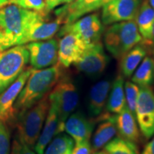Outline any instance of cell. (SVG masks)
<instances>
[{
    "label": "cell",
    "mask_w": 154,
    "mask_h": 154,
    "mask_svg": "<svg viewBox=\"0 0 154 154\" xmlns=\"http://www.w3.org/2000/svg\"><path fill=\"white\" fill-rule=\"evenodd\" d=\"M61 77L59 65L42 69L32 68V72L17 97L14 109L15 115L27 110L51 91Z\"/></svg>",
    "instance_id": "obj_1"
},
{
    "label": "cell",
    "mask_w": 154,
    "mask_h": 154,
    "mask_svg": "<svg viewBox=\"0 0 154 154\" xmlns=\"http://www.w3.org/2000/svg\"><path fill=\"white\" fill-rule=\"evenodd\" d=\"M34 12L14 5L0 7V51L20 45Z\"/></svg>",
    "instance_id": "obj_2"
},
{
    "label": "cell",
    "mask_w": 154,
    "mask_h": 154,
    "mask_svg": "<svg viewBox=\"0 0 154 154\" xmlns=\"http://www.w3.org/2000/svg\"><path fill=\"white\" fill-rule=\"evenodd\" d=\"M49 94L27 110L17 116V137L34 149L49 109Z\"/></svg>",
    "instance_id": "obj_3"
},
{
    "label": "cell",
    "mask_w": 154,
    "mask_h": 154,
    "mask_svg": "<svg viewBox=\"0 0 154 154\" xmlns=\"http://www.w3.org/2000/svg\"><path fill=\"white\" fill-rule=\"evenodd\" d=\"M143 38L135 20L111 24L103 34L105 47L117 59H121L127 51L141 42Z\"/></svg>",
    "instance_id": "obj_4"
},
{
    "label": "cell",
    "mask_w": 154,
    "mask_h": 154,
    "mask_svg": "<svg viewBox=\"0 0 154 154\" xmlns=\"http://www.w3.org/2000/svg\"><path fill=\"white\" fill-rule=\"evenodd\" d=\"M49 99L57 107L59 119L58 134H61L64 131L65 121L78 106V88L68 77H61L49 94Z\"/></svg>",
    "instance_id": "obj_5"
},
{
    "label": "cell",
    "mask_w": 154,
    "mask_h": 154,
    "mask_svg": "<svg viewBox=\"0 0 154 154\" xmlns=\"http://www.w3.org/2000/svg\"><path fill=\"white\" fill-rule=\"evenodd\" d=\"M29 61L26 45H17L0 51V93L24 72Z\"/></svg>",
    "instance_id": "obj_6"
},
{
    "label": "cell",
    "mask_w": 154,
    "mask_h": 154,
    "mask_svg": "<svg viewBox=\"0 0 154 154\" xmlns=\"http://www.w3.org/2000/svg\"><path fill=\"white\" fill-rule=\"evenodd\" d=\"M104 32L103 23L97 13L80 18L71 24H64L59 29V36L72 33L76 34L86 44H92L100 42Z\"/></svg>",
    "instance_id": "obj_7"
},
{
    "label": "cell",
    "mask_w": 154,
    "mask_h": 154,
    "mask_svg": "<svg viewBox=\"0 0 154 154\" xmlns=\"http://www.w3.org/2000/svg\"><path fill=\"white\" fill-rule=\"evenodd\" d=\"M47 15L34 11L29 22L20 45L30 42L50 39L60 29L62 21L57 17L54 21H48Z\"/></svg>",
    "instance_id": "obj_8"
},
{
    "label": "cell",
    "mask_w": 154,
    "mask_h": 154,
    "mask_svg": "<svg viewBox=\"0 0 154 154\" xmlns=\"http://www.w3.org/2000/svg\"><path fill=\"white\" fill-rule=\"evenodd\" d=\"M109 60L103 45L101 42H99L89 44L74 65L80 72L91 78H96L103 74L109 64Z\"/></svg>",
    "instance_id": "obj_9"
},
{
    "label": "cell",
    "mask_w": 154,
    "mask_h": 154,
    "mask_svg": "<svg viewBox=\"0 0 154 154\" xmlns=\"http://www.w3.org/2000/svg\"><path fill=\"white\" fill-rule=\"evenodd\" d=\"M141 134L146 139L154 135V92L150 87H140L135 112Z\"/></svg>",
    "instance_id": "obj_10"
},
{
    "label": "cell",
    "mask_w": 154,
    "mask_h": 154,
    "mask_svg": "<svg viewBox=\"0 0 154 154\" xmlns=\"http://www.w3.org/2000/svg\"><path fill=\"white\" fill-rule=\"evenodd\" d=\"M26 45L32 68L42 69L54 66L58 61L59 42L55 38L34 42Z\"/></svg>",
    "instance_id": "obj_11"
},
{
    "label": "cell",
    "mask_w": 154,
    "mask_h": 154,
    "mask_svg": "<svg viewBox=\"0 0 154 154\" xmlns=\"http://www.w3.org/2000/svg\"><path fill=\"white\" fill-rule=\"evenodd\" d=\"M140 5V0H113L103 7L101 22L104 25H111L135 20Z\"/></svg>",
    "instance_id": "obj_12"
},
{
    "label": "cell",
    "mask_w": 154,
    "mask_h": 154,
    "mask_svg": "<svg viewBox=\"0 0 154 154\" xmlns=\"http://www.w3.org/2000/svg\"><path fill=\"white\" fill-rule=\"evenodd\" d=\"M32 72V67L25 69L8 88L0 93V120L6 123L15 115L14 106Z\"/></svg>",
    "instance_id": "obj_13"
},
{
    "label": "cell",
    "mask_w": 154,
    "mask_h": 154,
    "mask_svg": "<svg viewBox=\"0 0 154 154\" xmlns=\"http://www.w3.org/2000/svg\"><path fill=\"white\" fill-rule=\"evenodd\" d=\"M62 36L59 42L58 61L62 66L68 68L74 65L89 44L74 34L68 33Z\"/></svg>",
    "instance_id": "obj_14"
},
{
    "label": "cell",
    "mask_w": 154,
    "mask_h": 154,
    "mask_svg": "<svg viewBox=\"0 0 154 154\" xmlns=\"http://www.w3.org/2000/svg\"><path fill=\"white\" fill-rule=\"evenodd\" d=\"M94 128V121L87 119L81 111L72 113L64 124V131L75 143L89 141Z\"/></svg>",
    "instance_id": "obj_15"
},
{
    "label": "cell",
    "mask_w": 154,
    "mask_h": 154,
    "mask_svg": "<svg viewBox=\"0 0 154 154\" xmlns=\"http://www.w3.org/2000/svg\"><path fill=\"white\" fill-rule=\"evenodd\" d=\"M99 124L92 138L91 148L94 151H98L113 139L117 134V128L116 125L115 114L109 112L101 114L97 117Z\"/></svg>",
    "instance_id": "obj_16"
},
{
    "label": "cell",
    "mask_w": 154,
    "mask_h": 154,
    "mask_svg": "<svg viewBox=\"0 0 154 154\" xmlns=\"http://www.w3.org/2000/svg\"><path fill=\"white\" fill-rule=\"evenodd\" d=\"M98 1L99 0H74L57 9L55 14L62 21L63 24H71L84 14L96 11Z\"/></svg>",
    "instance_id": "obj_17"
},
{
    "label": "cell",
    "mask_w": 154,
    "mask_h": 154,
    "mask_svg": "<svg viewBox=\"0 0 154 154\" xmlns=\"http://www.w3.org/2000/svg\"><path fill=\"white\" fill-rule=\"evenodd\" d=\"M111 87V82L103 79L92 86L88 97V112L91 118L99 116L103 112Z\"/></svg>",
    "instance_id": "obj_18"
},
{
    "label": "cell",
    "mask_w": 154,
    "mask_h": 154,
    "mask_svg": "<svg viewBox=\"0 0 154 154\" xmlns=\"http://www.w3.org/2000/svg\"><path fill=\"white\" fill-rule=\"evenodd\" d=\"M49 102V109L47 118L34 148L36 154H43L48 144L58 134L59 125V114L54 103L50 101Z\"/></svg>",
    "instance_id": "obj_19"
},
{
    "label": "cell",
    "mask_w": 154,
    "mask_h": 154,
    "mask_svg": "<svg viewBox=\"0 0 154 154\" xmlns=\"http://www.w3.org/2000/svg\"><path fill=\"white\" fill-rule=\"evenodd\" d=\"M116 125L120 137L136 143L138 141L140 136L139 127L136 116L126 106L123 110L115 114Z\"/></svg>",
    "instance_id": "obj_20"
},
{
    "label": "cell",
    "mask_w": 154,
    "mask_h": 154,
    "mask_svg": "<svg viewBox=\"0 0 154 154\" xmlns=\"http://www.w3.org/2000/svg\"><path fill=\"white\" fill-rule=\"evenodd\" d=\"M124 76L119 75L111 84L106 102L107 112L117 114L126 106L124 91Z\"/></svg>",
    "instance_id": "obj_21"
},
{
    "label": "cell",
    "mask_w": 154,
    "mask_h": 154,
    "mask_svg": "<svg viewBox=\"0 0 154 154\" xmlns=\"http://www.w3.org/2000/svg\"><path fill=\"white\" fill-rule=\"evenodd\" d=\"M146 55V47L142 45H136L127 51L121 58L120 68L123 76L130 77L132 76L138 65Z\"/></svg>",
    "instance_id": "obj_22"
},
{
    "label": "cell",
    "mask_w": 154,
    "mask_h": 154,
    "mask_svg": "<svg viewBox=\"0 0 154 154\" xmlns=\"http://www.w3.org/2000/svg\"><path fill=\"white\" fill-rule=\"evenodd\" d=\"M135 21L143 38L141 42L147 41L151 35L154 22V9L150 5L149 0H143L140 5Z\"/></svg>",
    "instance_id": "obj_23"
},
{
    "label": "cell",
    "mask_w": 154,
    "mask_h": 154,
    "mask_svg": "<svg viewBox=\"0 0 154 154\" xmlns=\"http://www.w3.org/2000/svg\"><path fill=\"white\" fill-rule=\"evenodd\" d=\"M131 82L139 87H150L154 82V60L150 57H145L136 69Z\"/></svg>",
    "instance_id": "obj_24"
},
{
    "label": "cell",
    "mask_w": 154,
    "mask_h": 154,
    "mask_svg": "<svg viewBox=\"0 0 154 154\" xmlns=\"http://www.w3.org/2000/svg\"><path fill=\"white\" fill-rule=\"evenodd\" d=\"M75 142L68 134H57L48 144L43 154H72Z\"/></svg>",
    "instance_id": "obj_25"
},
{
    "label": "cell",
    "mask_w": 154,
    "mask_h": 154,
    "mask_svg": "<svg viewBox=\"0 0 154 154\" xmlns=\"http://www.w3.org/2000/svg\"><path fill=\"white\" fill-rule=\"evenodd\" d=\"M104 147L108 154H138L136 143L120 136L113 138Z\"/></svg>",
    "instance_id": "obj_26"
},
{
    "label": "cell",
    "mask_w": 154,
    "mask_h": 154,
    "mask_svg": "<svg viewBox=\"0 0 154 154\" xmlns=\"http://www.w3.org/2000/svg\"><path fill=\"white\" fill-rule=\"evenodd\" d=\"M7 5H14L23 9L48 15L45 0H8Z\"/></svg>",
    "instance_id": "obj_27"
},
{
    "label": "cell",
    "mask_w": 154,
    "mask_h": 154,
    "mask_svg": "<svg viewBox=\"0 0 154 154\" xmlns=\"http://www.w3.org/2000/svg\"><path fill=\"white\" fill-rule=\"evenodd\" d=\"M140 88L137 84L132 82H126L124 83V91L126 97V103L127 107L135 116L137 99L139 94Z\"/></svg>",
    "instance_id": "obj_28"
},
{
    "label": "cell",
    "mask_w": 154,
    "mask_h": 154,
    "mask_svg": "<svg viewBox=\"0 0 154 154\" xmlns=\"http://www.w3.org/2000/svg\"><path fill=\"white\" fill-rule=\"evenodd\" d=\"M11 136L6 123L0 120V154H10Z\"/></svg>",
    "instance_id": "obj_29"
},
{
    "label": "cell",
    "mask_w": 154,
    "mask_h": 154,
    "mask_svg": "<svg viewBox=\"0 0 154 154\" xmlns=\"http://www.w3.org/2000/svg\"><path fill=\"white\" fill-rule=\"evenodd\" d=\"M10 154H36L33 149L22 142L19 138L16 136L13 140L11 148Z\"/></svg>",
    "instance_id": "obj_30"
},
{
    "label": "cell",
    "mask_w": 154,
    "mask_h": 154,
    "mask_svg": "<svg viewBox=\"0 0 154 154\" xmlns=\"http://www.w3.org/2000/svg\"><path fill=\"white\" fill-rule=\"evenodd\" d=\"M92 148L89 141L75 143L72 154H91Z\"/></svg>",
    "instance_id": "obj_31"
},
{
    "label": "cell",
    "mask_w": 154,
    "mask_h": 154,
    "mask_svg": "<svg viewBox=\"0 0 154 154\" xmlns=\"http://www.w3.org/2000/svg\"><path fill=\"white\" fill-rule=\"evenodd\" d=\"M61 0H45L46 5H47V11L49 13L50 11L52 10L57 6L60 5Z\"/></svg>",
    "instance_id": "obj_32"
},
{
    "label": "cell",
    "mask_w": 154,
    "mask_h": 154,
    "mask_svg": "<svg viewBox=\"0 0 154 154\" xmlns=\"http://www.w3.org/2000/svg\"><path fill=\"white\" fill-rule=\"evenodd\" d=\"M141 154H154V137L144 148Z\"/></svg>",
    "instance_id": "obj_33"
},
{
    "label": "cell",
    "mask_w": 154,
    "mask_h": 154,
    "mask_svg": "<svg viewBox=\"0 0 154 154\" xmlns=\"http://www.w3.org/2000/svg\"><path fill=\"white\" fill-rule=\"evenodd\" d=\"M142 44H144V46H147V47H154V22L149 38L147 41L142 42Z\"/></svg>",
    "instance_id": "obj_34"
},
{
    "label": "cell",
    "mask_w": 154,
    "mask_h": 154,
    "mask_svg": "<svg viewBox=\"0 0 154 154\" xmlns=\"http://www.w3.org/2000/svg\"><path fill=\"white\" fill-rule=\"evenodd\" d=\"M112 1H113V0H99L96 5V11L101 8V7H103V6H105L106 5H107V4H109Z\"/></svg>",
    "instance_id": "obj_35"
},
{
    "label": "cell",
    "mask_w": 154,
    "mask_h": 154,
    "mask_svg": "<svg viewBox=\"0 0 154 154\" xmlns=\"http://www.w3.org/2000/svg\"><path fill=\"white\" fill-rule=\"evenodd\" d=\"M74 0H61L60 1V5H62V4H68V3H71L72 2H74Z\"/></svg>",
    "instance_id": "obj_36"
},
{
    "label": "cell",
    "mask_w": 154,
    "mask_h": 154,
    "mask_svg": "<svg viewBox=\"0 0 154 154\" xmlns=\"http://www.w3.org/2000/svg\"><path fill=\"white\" fill-rule=\"evenodd\" d=\"M93 154H108L106 152L104 151H96L95 153H94Z\"/></svg>",
    "instance_id": "obj_37"
},
{
    "label": "cell",
    "mask_w": 154,
    "mask_h": 154,
    "mask_svg": "<svg viewBox=\"0 0 154 154\" xmlns=\"http://www.w3.org/2000/svg\"><path fill=\"white\" fill-rule=\"evenodd\" d=\"M149 1L150 5H151V7H153V9H154V0H149Z\"/></svg>",
    "instance_id": "obj_38"
},
{
    "label": "cell",
    "mask_w": 154,
    "mask_h": 154,
    "mask_svg": "<svg viewBox=\"0 0 154 154\" xmlns=\"http://www.w3.org/2000/svg\"><path fill=\"white\" fill-rule=\"evenodd\" d=\"M5 4H4V2L2 1V0H0V7H3V6H5Z\"/></svg>",
    "instance_id": "obj_39"
},
{
    "label": "cell",
    "mask_w": 154,
    "mask_h": 154,
    "mask_svg": "<svg viewBox=\"0 0 154 154\" xmlns=\"http://www.w3.org/2000/svg\"><path fill=\"white\" fill-rule=\"evenodd\" d=\"M2 1L3 2L5 5H7V2H8V0H2Z\"/></svg>",
    "instance_id": "obj_40"
},
{
    "label": "cell",
    "mask_w": 154,
    "mask_h": 154,
    "mask_svg": "<svg viewBox=\"0 0 154 154\" xmlns=\"http://www.w3.org/2000/svg\"><path fill=\"white\" fill-rule=\"evenodd\" d=\"M153 60H154V50H153Z\"/></svg>",
    "instance_id": "obj_41"
}]
</instances>
